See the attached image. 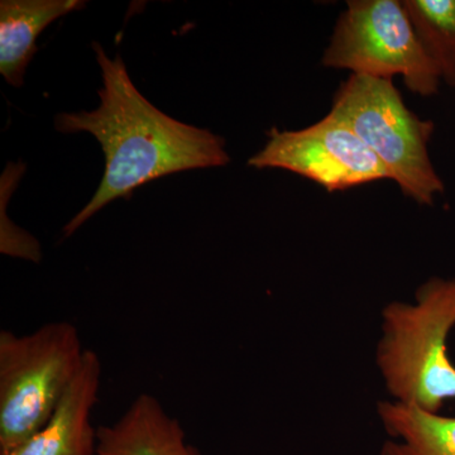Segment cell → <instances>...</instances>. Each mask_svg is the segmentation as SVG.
I'll list each match as a JSON object with an SVG mask.
<instances>
[{
  "label": "cell",
  "instance_id": "obj_3",
  "mask_svg": "<svg viewBox=\"0 0 455 455\" xmlns=\"http://www.w3.org/2000/svg\"><path fill=\"white\" fill-rule=\"evenodd\" d=\"M79 331L52 322L31 334L0 331V451L47 423L83 366Z\"/></svg>",
  "mask_w": 455,
  "mask_h": 455
},
{
  "label": "cell",
  "instance_id": "obj_5",
  "mask_svg": "<svg viewBox=\"0 0 455 455\" xmlns=\"http://www.w3.org/2000/svg\"><path fill=\"white\" fill-rule=\"evenodd\" d=\"M323 64L379 79L400 75L407 88L423 97L436 94L442 80L397 0L348 2Z\"/></svg>",
  "mask_w": 455,
  "mask_h": 455
},
{
  "label": "cell",
  "instance_id": "obj_10",
  "mask_svg": "<svg viewBox=\"0 0 455 455\" xmlns=\"http://www.w3.org/2000/svg\"><path fill=\"white\" fill-rule=\"evenodd\" d=\"M379 419L388 435L381 455H455V416L381 401Z\"/></svg>",
  "mask_w": 455,
  "mask_h": 455
},
{
  "label": "cell",
  "instance_id": "obj_11",
  "mask_svg": "<svg viewBox=\"0 0 455 455\" xmlns=\"http://www.w3.org/2000/svg\"><path fill=\"white\" fill-rule=\"evenodd\" d=\"M403 3L440 79L455 86V0H406Z\"/></svg>",
  "mask_w": 455,
  "mask_h": 455
},
{
  "label": "cell",
  "instance_id": "obj_8",
  "mask_svg": "<svg viewBox=\"0 0 455 455\" xmlns=\"http://www.w3.org/2000/svg\"><path fill=\"white\" fill-rule=\"evenodd\" d=\"M97 455H202L157 398L140 395L113 425L97 430Z\"/></svg>",
  "mask_w": 455,
  "mask_h": 455
},
{
  "label": "cell",
  "instance_id": "obj_2",
  "mask_svg": "<svg viewBox=\"0 0 455 455\" xmlns=\"http://www.w3.org/2000/svg\"><path fill=\"white\" fill-rule=\"evenodd\" d=\"M454 326L455 278H430L414 304L394 301L382 310L377 364L395 401L436 414L455 400V364L448 355Z\"/></svg>",
  "mask_w": 455,
  "mask_h": 455
},
{
  "label": "cell",
  "instance_id": "obj_7",
  "mask_svg": "<svg viewBox=\"0 0 455 455\" xmlns=\"http://www.w3.org/2000/svg\"><path fill=\"white\" fill-rule=\"evenodd\" d=\"M101 363L86 350L83 366L47 423L37 433L0 455H97L92 410L98 403Z\"/></svg>",
  "mask_w": 455,
  "mask_h": 455
},
{
  "label": "cell",
  "instance_id": "obj_1",
  "mask_svg": "<svg viewBox=\"0 0 455 455\" xmlns=\"http://www.w3.org/2000/svg\"><path fill=\"white\" fill-rule=\"evenodd\" d=\"M92 49L103 75V88L98 90L100 106L92 112L60 114L55 125L62 133L92 134L103 148L106 170L95 196L66 224L65 236L74 235L108 204L128 199L152 180L230 161L226 140L161 112L132 83L121 56L110 59L97 42Z\"/></svg>",
  "mask_w": 455,
  "mask_h": 455
},
{
  "label": "cell",
  "instance_id": "obj_4",
  "mask_svg": "<svg viewBox=\"0 0 455 455\" xmlns=\"http://www.w3.org/2000/svg\"><path fill=\"white\" fill-rule=\"evenodd\" d=\"M331 114L379 158L407 196L433 205L444 191L427 152L433 122L405 106L392 80L352 74L335 95Z\"/></svg>",
  "mask_w": 455,
  "mask_h": 455
},
{
  "label": "cell",
  "instance_id": "obj_9",
  "mask_svg": "<svg viewBox=\"0 0 455 455\" xmlns=\"http://www.w3.org/2000/svg\"><path fill=\"white\" fill-rule=\"evenodd\" d=\"M84 0H2L0 2V74L12 86L23 85L27 66L37 52L36 41L44 28Z\"/></svg>",
  "mask_w": 455,
  "mask_h": 455
},
{
  "label": "cell",
  "instance_id": "obj_6",
  "mask_svg": "<svg viewBox=\"0 0 455 455\" xmlns=\"http://www.w3.org/2000/svg\"><path fill=\"white\" fill-rule=\"evenodd\" d=\"M268 137L266 146L248 161L250 166L291 171L328 191L390 179L379 158L331 113L305 130L274 128Z\"/></svg>",
  "mask_w": 455,
  "mask_h": 455
}]
</instances>
